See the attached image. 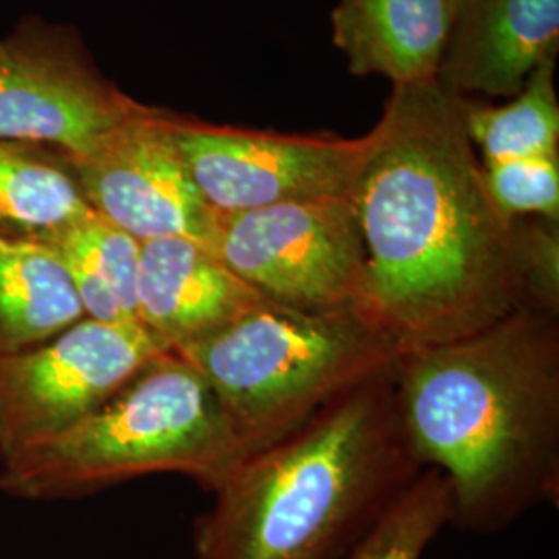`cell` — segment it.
<instances>
[{
  "label": "cell",
  "mask_w": 559,
  "mask_h": 559,
  "mask_svg": "<svg viewBox=\"0 0 559 559\" xmlns=\"http://www.w3.org/2000/svg\"><path fill=\"white\" fill-rule=\"evenodd\" d=\"M140 104L67 25L27 17L0 40V141L80 154Z\"/></svg>",
  "instance_id": "obj_8"
},
{
  "label": "cell",
  "mask_w": 559,
  "mask_h": 559,
  "mask_svg": "<svg viewBox=\"0 0 559 559\" xmlns=\"http://www.w3.org/2000/svg\"><path fill=\"white\" fill-rule=\"evenodd\" d=\"M459 0H338L332 36L353 75L394 87L438 78Z\"/></svg>",
  "instance_id": "obj_13"
},
{
  "label": "cell",
  "mask_w": 559,
  "mask_h": 559,
  "mask_svg": "<svg viewBox=\"0 0 559 559\" xmlns=\"http://www.w3.org/2000/svg\"><path fill=\"white\" fill-rule=\"evenodd\" d=\"M450 522L448 483L438 468L427 466L342 559H420Z\"/></svg>",
  "instance_id": "obj_18"
},
{
  "label": "cell",
  "mask_w": 559,
  "mask_h": 559,
  "mask_svg": "<svg viewBox=\"0 0 559 559\" xmlns=\"http://www.w3.org/2000/svg\"><path fill=\"white\" fill-rule=\"evenodd\" d=\"M350 200L367 253L371 318L406 350L466 338L520 309L528 218L501 212L440 81L399 85Z\"/></svg>",
  "instance_id": "obj_1"
},
{
  "label": "cell",
  "mask_w": 559,
  "mask_h": 559,
  "mask_svg": "<svg viewBox=\"0 0 559 559\" xmlns=\"http://www.w3.org/2000/svg\"><path fill=\"white\" fill-rule=\"evenodd\" d=\"M83 318L57 251L38 240L0 239V359L55 338Z\"/></svg>",
  "instance_id": "obj_14"
},
{
  "label": "cell",
  "mask_w": 559,
  "mask_h": 559,
  "mask_svg": "<svg viewBox=\"0 0 559 559\" xmlns=\"http://www.w3.org/2000/svg\"><path fill=\"white\" fill-rule=\"evenodd\" d=\"M245 456L212 388L175 350H164L80 423L2 460L0 489L23 500H59L175 473L214 491Z\"/></svg>",
  "instance_id": "obj_4"
},
{
  "label": "cell",
  "mask_w": 559,
  "mask_h": 559,
  "mask_svg": "<svg viewBox=\"0 0 559 559\" xmlns=\"http://www.w3.org/2000/svg\"><path fill=\"white\" fill-rule=\"evenodd\" d=\"M173 133L203 200L218 216L350 195L371 145L369 133L357 140L286 135L175 112Z\"/></svg>",
  "instance_id": "obj_9"
},
{
  "label": "cell",
  "mask_w": 559,
  "mask_h": 559,
  "mask_svg": "<svg viewBox=\"0 0 559 559\" xmlns=\"http://www.w3.org/2000/svg\"><path fill=\"white\" fill-rule=\"evenodd\" d=\"M41 242L67 265L87 320L138 321L141 240L90 212Z\"/></svg>",
  "instance_id": "obj_15"
},
{
  "label": "cell",
  "mask_w": 559,
  "mask_h": 559,
  "mask_svg": "<svg viewBox=\"0 0 559 559\" xmlns=\"http://www.w3.org/2000/svg\"><path fill=\"white\" fill-rule=\"evenodd\" d=\"M491 198L510 218L559 221V156L487 162Z\"/></svg>",
  "instance_id": "obj_19"
},
{
  "label": "cell",
  "mask_w": 559,
  "mask_h": 559,
  "mask_svg": "<svg viewBox=\"0 0 559 559\" xmlns=\"http://www.w3.org/2000/svg\"><path fill=\"white\" fill-rule=\"evenodd\" d=\"M558 48L559 0H459L436 80L462 98H514Z\"/></svg>",
  "instance_id": "obj_11"
},
{
  "label": "cell",
  "mask_w": 559,
  "mask_h": 559,
  "mask_svg": "<svg viewBox=\"0 0 559 559\" xmlns=\"http://www.w3.org/2000/svg\"><path fill=\"white\" fill-rule=\"evenodd\" d=\"M556 60L540 64L501 106L464 98V124L480 162L559 156Z\"/></svg>",
  "instance_id": "obj_17"
},
{
  "label": "cell",
  "mask_w": 559,
  "mask_h": 559,
  "mask_svg": "<svg viewBox=\"0 0 559 559\" xmlns=\"http://www.w3.org/2000/svg\"><path fill=\"white\" fill-rule=\"evenodd\" d=\"M90 212L60 152L0 141V239L41 242Z\"/></svg>",
  "instance_id": "obj_16"
},
{
  "label": "cell",
  "mask_w": 559,
  "mask_h": 559,
  "mask_svg": "<svg viewBox=\"0 0 559 559\" xmlns=\"http://www.w3.org/2000/svg\"><path fill=\"white\" fill-rule=\"evenodd\" d=\"M170 350L140 321L83 320L0 359V460L94 413L150 360Z\"/></svg>",
  "instance_id": "obj_7"
},
{
  "label": "cell",
  "mask_w": 559,
  "mask_h": 559,
  "mask_svg": "<svg viewBox=\"0 0 559 559\" xmlns=\"http://www.w3.org/2000/svg\"><path fill=\"white\" fill-rule=\"evenodd\" d=\"M396 406L420 464L438 468L452 522L491 535L559 496V313L520 309L408 350Z\"/></svg>",
  "instance_id": "obj_2"
},
{
  "label": "cell",
  "mask_w": 559,
  "mask_h": 559,
  "mask_svg": "<svg viewBox=\"0 0 559 559\" xmlns=\"http://www.w3.org/2000/svg\"><path fill=\"white\" fill-rule=\"evenodd\" d=\"M263 300L201 242L179 237L141 242L138 321L170 350Z\"/></svg>",
  "instance_id": "obj_12"
},
{
  "label": "cell",
  "mask_w": 559,
  "mask_h": 559,
  "mask_svg": "<svg viewBox=\"0 0 559 559\" xmlns=\"http://www.w3.org/2000/svg\"><path fill=\"white\" fill-rule=\"evenodd\" d=\"M87 207L131 237L212 247L218 214L180 156L173 112L147 104L80 154H62Z\"/></svg>",
  "instance_id": "obj_10"
},
{
  "label": "cell",
  "mask_w": 559,
  "mask_h": 559,
  "mask_svg": "<svg viewBox=\"0 0 559 559\" xmlns=\"http://www.w3.org/2000/svg\"><path fill=\"white\" fill-rule=\"evenodd\" d=\"M210 249L265 300L371 318L367 253L350 195L218 216Z\"/></svg>",
  "instance_id": "obj_6"
},
{
  "label": "cell",
  "mask_w": 559,
  "mask_h": 559,
  "mask_svg": "<svg viewBox=\"0 0 559 559\" xmlns=\"http://www.w3.org/2000/svg\"><path fill=\"white\" fill-rule=\"evenodd\" d=\"M173 350L221 400L247 456L408 353L362 313H313L272 300Z\"/></svg>",
  "instance_id": "obj_5"
},
{
  "label": "cell",
  "mask_w": 559,
  "mask_h": 559,
  "mask_svg": "<svg viewBox=\"0 0 559 559\" xmlns=\"http://www.w3.org/2000/svg\"><path fill=\"white\" fill-rule=\"evenodd\" d=\"M396 367L235 464L198 520V559L344 558L425 468L400 420Z\"/></svg>",
  "instance_id": "obj_3"
}]
</instances>
